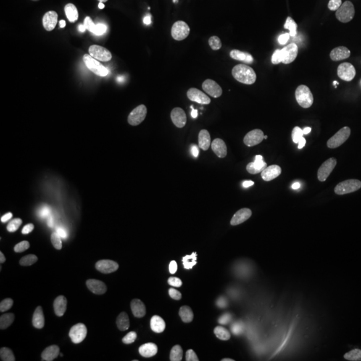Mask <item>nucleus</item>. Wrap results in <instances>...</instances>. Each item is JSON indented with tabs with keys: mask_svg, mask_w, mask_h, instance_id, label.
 I'll return each instance as SVG.
<instances>
[{
	"mask_svg": "<svg viewBox=\"0 0 361 361\" xmlns=\"http://www.w3.org/2000/svg\"><path fill=\"white\" fill-rule=\"evenodd\" d=\"M345 1H347V4H350V6H352V4H356V0H345Z\"/></svg>",
	"mask_w": 361,
	"mask_h": 361,
	"instance_id": "nucleus-15",
	"label": "nucleus"
},
{
	"mask_svg": "<svg viewBox=\"0 0 361 361\" xmlns=\"http://www.w3.org/2000/svg\"><path fill=\"white\" fill-rule=\"evenodd\" d=\"M195 1H197L198 4H205V6H207V4H212V3H214L216 0H195Z\"/></svg>",
	"mask_w": 361,
	"mask_h": 361,
	"instance_id": "nucleus-14",
	"label": "nucleus"
},
{
	"mask_svg": "<svg viewBox=\"0 0 361 361\" xmlns=\"http://www.w3.org/2000/svg\"><path fill=\"white\" fill-rule=\"evenodd\" d=\"M293 228V214L288 209H281L259 226L256 233V245L264 252H274L289 240Z\"/></svg>",
	"mask_w": 361,
	"mask_h": 361,
	"instance_id": "nucleus-2",
	"label": "nucleus"
},
{
	"mask_svg": "<svg viewBox=\"0 0 361 361\" xmlns=\"http://www.w3.org/2000/svg\"><path fill=\"white\" fill-rule=\"evenodd\" d=\"M178 107L186 116L202 123H217L224 118V109L217 99L197 90L180 91Z\"/></svg>",
	"mask_w": 361,
	"mask_h": 361,
	"instance_id": "nucleus-3",
	"label": "nucleus"
},
{
	"mask_svg": "<svg viewBox=\"0 0 361 361\" xmlns=\"http://www.w3.org/2000/svg\"><path fill=\"white\" fill-rule=\"evenodd\" d=\"M173 56L169 51L168 49H159L157 51V61L161 63V65H169L171 62Z\"/></svg>",
	"mask_w": 361,
	"mask_h": 361,
	"instance_id": "nucleus-11",
	"label": "nucleus"
},
{
	"mask_svg": "<svg viewBox=\"0 0 361 361\" xmlns=\"http://www.w3.org/2000/svg\"><path fill=\"white\" fill-rule=\"evenodd\" d=\"M166 122L171 133L194 152L209 154L216 150L217 140L180 109H169Z\"/></svg>",
	"mask_w": 361,
	"mask_h": 361,
	"instance_id": "nucleus-1",
	"label": "nucleus"
},
{
	"mask_svg": "<svg viewBox=\"0 0 361 361\" xmlns=\"http://www.w3.org/2000/svg\"><path fill=\"white\" fill-rule=\"evenodd\" d=\"M213 52L210 49L204 47V46H198L192 49V56H190V62L188 68L193 70V71H204L207 70L209 66L213 62Z\"/></svg>",
	"mask_w": 361,
	"mask_h": 361,
	"instance_id": "nucleus-9",
	"label": "nucleus"
},
{
	"mask_svg": "<svg viewBox=\"0 0 361 361\" xmlns=\"http://www.w3.org/2000/svg\"><path fill=\"white\" fill-rule=\"evenodd\" d=\"M343 71L349 80L361 82V42L349 44L343 56Z\"/></svg>",
	"mask_w": 361,
	"mask_h": 361,
	"instance_id": "nucleus-7",
	"label": "nucleus"
},
{
	"mask_svg": "<svg viewBox=\"0 0 361 361\" xmlns=\"http://www.w3.org/2000/svg\"><path fill=\"white\" fill-rule=\"evenodd\" d=\"M118 47H119V54L123 55V56L129 55L130 52H131V43H130L129 40H121Z\"/></svg>",
	"mask_w": 361,
	"mask_h": 361,
	"instance_id": "nucleus-12",
	"label": "nucleus"
},
{
	"mask_svg": "<svg viewBox=\"0 0 361 361\" xmlns=\"http://www.w3.org/2000/svg\"><path fill=\"white\" fill-rule=\"evenodd\" d=\"M65 1H70V3H73V1H78V0H65Z\"/></svg>",
	"mask_w": 361,
	"mask_h": 361,
	"instance_id": "nucleus-16",
	"label": "nucleus"
},
{
	"mask_svg": "<svg viewBox=\"0 0 361 361\" xmlns=\"http://www.w3.org/2000/svg\"><path fill=\"white\" fill-rule=\"evenodd\" d=\"M116 27L109 22H98L89 28L85 47L91 61L99 63L104 62L114 49Z\"/></svg>",
	"mask_w": 361,
	"mask_h": 361,
	"instance_id": "nucleus-4",
	"label": "nucleus"
},
{
	"mask_svg": "<svg viewBox=\"0 0 361 361\" xmlns=\"http://www.w3.org/2000/svg\"><path fill=\"white\" fill-rule=\"evenodd\" d=\"M341 237L353 255L361 256V216L353 214L344 219L341 225Z\"/></svg>",
	"mask_w": 361,
	"mask_h": 361,
	"instance_id": "nucleus-6",
	"label": "nucleus"
},
{
	"mask_svg": "<svg viewBox=\"0 0 361 361\" xmlns=\"http://www.w3.org/2000/svg\"><path fill=\"white\" fill-rule=\"evenodd\" d=\"M286 44L290 50H300L301 46H302V35H301V31L296 30V31H292L288 38H286Z\"/></svg>",
	"mask_w": 361,
	"mask_h": 361,
	"instance_id": "nucleus-10",
	"label": "nucleus"
},
{
	"mask_svg": "<svg viewBox=\"0 0 361 361\" xmlns=\"http://www.w3.org/2000/svg\"><path fill=\"white\" fill-rule=\"evenodd\" d=\"M131 31L140 44H150L157 38L154 16L145 7H135L129 15Z\"/></svg>",
	"mask_w": 361,
	"mask_h": 361,
	"instance_id": "nucleus-5",
	"label": "nucleus"
},
{
	"mask_svg": "<svg viewBox=\"0 0 361 361\" xmlns=\"http://www.w3.org/2000/svg\"><path fill=\"white\" fill-rule=\"evenodd\" d=\"M168 50L171 54L173 59H176L180 65L188 67L192 56V49L186 44V42L180 37L178 32L170 35L168 43Z\"/></svg>",
	"mask_w": 361,
	"mask_h": 361,
	"instance_id": "nucleus-8",
	"label": "nucleus"
},
{
	"mask_svg": "<svg viewBox=\"0 0 361 361\" xmlns=\"http://www.w3.org/2000/svg\"><path fill=\"white\" fill-rule=\"evenodd\" d=\"M209 13H210V11H209V8H207L205 4H200L198 6V8H197L198 18H207V16H209Z\"/></svg>",
	"mask_w": 361,
	"mask_h": 361,
	"instance_id": "nucleus-13",
	"label": "nucleus"
}]
</instances>
